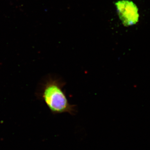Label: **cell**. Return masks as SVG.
<instances>
[{"label": "cell", "mask_w": 150, "mask_h": 150, "mask_svg": "<svg viewBox=\"0 0 150 150\" xmlns=\"http://www.w3.org/2000/svg\"><path fill=\"white\" fill-rule=\"evenodd\" d=\"M65 84L60 78L50 76L41 86L40 97L54 114L76 113V106L69 102L63 89Z\"/></svg>", "instance_id": "1"}, {"label": "cell", "mask_w": 150, "mask_h": 150, "mask_svg": "<svg viewBox=\"0 0 150 150\" xmlns=\"http://www.w3.org/2000/svg\"><path fill=\"white\" fill-rule=\"evenodd\" d=\"M117 13L121 22L126 27L135 25L139 19V9L130 0H120L115 4Z\"/></svg>", "instance_id": "2"}]
</instances>
